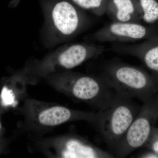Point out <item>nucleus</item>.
<instances>
[{"label":"nucleus","instance_id":"10","mask_svg":"<svg viewBox=\"0 0 158 158\" xmlns=\"http://www.w3.org/2000/svg\"><path fill=\"white\" fill-rule=\"evenodd\" d=\"M74 114L67 108L56 106L44 110L39 116L40 122L44 125H58L70 120Z\"/></svg>","mask_w":158,"mask_h":158},{"label":"nucleus","instance_id":"12","mask_svg":"<svg viewBox=\"0 0 158 158\" xmlns=\"http://www.w3.org/2000/svg\"><path fill=\"white\" fill-rule=\"evenodd\" d=\"M81 9L88 10L101 16L106 11L108 0H70Z\"/></svg>","mask_w":158,"mask_h":158},{"label":"nucleus","instance_id":"11","mask_svg":"<svg viewBox=\"0 0 158 158\" xmlns=\"http://www.w3.org/2000/svg\"><path fill=\"white\" fill-rule=\"evenodd\" d=\"M141 20L148 25L158 21L157 0H133Z\"/></svg>","mask_w":158,"mask_h":158},{"label":"nucleus","instance_id":"6","mask_svg":"<svg viewBox=\"0 0 158 158\" xmlns=\"http://www.w3.org/2000/svg\"><path fill=\"white\" fill-rule=\"evenodd\" d=\"M114 49L121 53L137 57L143 62L152 73L155 81H158V36L134 45H115Z\"/></svg>","mask_w":158,"mask_h":158},{"label":"nucleus","instance_id":"7","mask_svg":"<svg viewBox=\"0 0 158 158\" xmlns=\"http://www.w3.org/2000/svg\"><path fill=\"white\" fill-rule=\"evenodd\" d=\"M105 50L102 45L77 44L67 47L61 52L58 62L66 69L75 68L86 60L101 55Z\"/></svg>","mask_w":158,"mask_h":158},{"label":"nucleus","instance_id":"16","mask_svg":"<svg viewBox=\"0 0 158 158\" xmlns=\"http://www.w3.org/2000/svg\"><path fill=\"white\" fill-rule=\"evenodd\" d=\"M157 23H158V22H157Z\"/></svg>","mask_w":158,"mask_h":158},{"label":"nucleus","instance_id":"3","mask_svg":"<svg viewBox=\"0 0 158 158\" xmlns=\"http://www.w3.org/2000/svg\"><path fill=\"white\" fill-rule=\"evenodd\" d=\"M145 104L116 146L115 157H126L148 141L152 131V119L158 110L156 103L148 102Z\"/></svg>","mask_w":158,"mask_h":158},{"label":"nucleus","instance_id":"15","mask_svg":"<svg viewBox=\"0 0 158 158\" xmlns=\"http://www.w3.org/2000/svg\"><path fill=\"white\" fill-rule=\"evenodd\" d=\"M138 157L140 158H158V155L156 153H146L142 155L139 156Z\"/></svg>","mask_w":158,"mask_h":158},{"label":"nucleus","instance_id":"14","mask_svg":"<svg viewBox=\"0 0 158 158\" xmlns=\"http://www.w3.org/2000/svg\"><path fill=\"white\" fill-rule=\"evenodd\" d=\"M148 139H151V148L158 155V131H152Z\"/></svg>","mask_w":158,"mask_h":158},{"label":"nucleus","instance_id":"4","mask_svg":"<svg viewBox=\"0 0 158 158\" xmlns=\"http://www.w3.org/2000/svg\"><path fill=\"white\" fill-rule=\"evenodd\" d=\"M158 36V27L141 23L113 22L92 35L99 42H128L146 40Z\"/></svg>","mask_w":158,"mask_h":158},{"label":"nucleus","instance_id":"17","mask_svg":"<svg viewBox=\"0 0 158 158\" xmlns=\"http://www.w3.org/2000/svg\"></svg>","mask_w":158,"mask_h":158},{"label":"nucleus","instance_id":"9","mask_svg":"<svg viewBox=\"0 0 158 158\" xmlns=\"http://www.w3.org/2000/svg\"><path fill=\"white\" fill-rule=\"evenodd\" d=\"M113 22L141 23L133 0H108L106 11Z\"/></svg>","mask_w":158,"mask_h":158},{"label":"nucleus","instance_id":"18","mask_svg":"<svg viewBox=\"0 0 158 158\" xmlns=\"http://www.w3.org/2000/svg\"><path fill=\"white\" fill-rule=\"evenodd\" d=\"M157 1H158V0H157Z\"/></svg>","mask_w":158,"mask_h":158},{"label":"nucleus","instance_id":"13","mask_svg":"<svg viewBox=\"0 0 158 158\" xmlns=\"http://www.w3.org/2000/svg\"><path fill=\"white\" fill-rule=\"evenodd\" d=\"M1 98L3 105L5 106L13 105L15 102L14 94L11 90L4 87L1 94Z\"/></svg>","mask_w":158,"mask_h":158},{"label":"nucleus","instance_id":"1","mask_svg":"<svg viewBox=\"0 0 158 158\" xmlns=\"http://www.w3.org/2000/svg\"><path fill=\"white\" fill-rule=\"evenodd\" d=\"M139 112L132 98L116 91L95 113L92 123L113 152Z\"/></svg>","mask_w":158,"mask_h":158},{"label":"nucleus","instance_id":"8","mask_svg":"<svg viewBox=\"0 0 158 158\" xmlns=\"http://www.w3.org/2000/svg\"><path fill=\"white\" fill-rule=\"evenodd\" d=\"M64 158H114V156L92 144L76 138H72L65 144L62 153Z\"/></svg>","mask_w":158,"mask_h":158},{"label":"nucleus","instance_id":"5","mask_svg":"<svg viewBox=\"0 0 158 158\" xmlns=\"http://www.w3.org/2000/svg\"><path fill=\"white\" fill-rule=\"evenodd\" d=\"M47 4L54 27L64 37L77 34L86 23L85 15L70 0H50Z\"/></svg>","mask_w":158,"mask_h":158},{"label":"nucleus","instance_id":"2","mask_svg":"<svg viewBox=\"0 0 158 158\" xmlns=\"http://www.w3.org/2000/svg\"><path fill=\"white\" fill-rule=\"evenodd\" d=\"M100 77L115 91L145 100L155 88L154 78L141 68L119 62L104 66Z\"/></svg>","mask_w":158,"mask_h":158}]
</instances>
